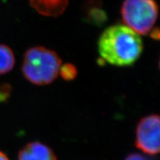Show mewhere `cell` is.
<instances>
[{
	"instance_id": "obj_1",
	"label": "cell",
	"mask_w": 160,
	"mask_h": 160,
	"mask_svg": "<svg viewBox=\"0 0 160 160\" xmlns=\"http://www.w3.org/2000/svg\"><path fill=\"white\" fill-rule=\"evenodd\" d=\"M98 51L104 61L116 66H130L143 51L140 35L125 25L107 28L98 41Z\"/></svg>"
},
{
	"instance_id": "obj_2",
	"label": "cell",
	"mask_w": 160,
	"mask_h": 160,
	"mask_svg": "<svg viewBox=\"0 0 160 160\" xmlns=\"http://www.w3.org/2000/svg\"><path fill=\"white\" fill-rule=\"evenodd\" d=\"M61 65L62 60L55 51L37 46L25 52L22 71L31 83L45 85L57 79Z\"/></svg>"
},
{
	"instance_id": "obj_3",
	"label": "cell",
	"mask_w": 160,
	"mask_h": 160,
	"mask_svg": "<svg viewBox=\"0 0 160 160\" xmlns=\"http://www.w3.org/2000/svg\"><path fill=\"white\" fill-rule=\"evenodd\" d=\"M126 26L139 35H147L158 17V5L155 0H125L121 8Z\"/></svg>"
},
{
	"instance_id": "obj_4",
	"label": "cell",
	"mask_w": 160,
	"mask_h": 160,
	"mask_svg": "<svg viewBox=\"0 0 160 160\" xmlns=\"http://www.w3.org/2000/svg\"><path fill=\"white\" fill-rule=\"evenodd\" d=\"M160 122L158 115L144 117L138 123L136 131V146L149 155L159 153Z\"/></svg>"
},
{
	"instance_id": "obj_5",
	"label": "cell",
	"mask_w": 160,
	"mask_h": 160,
	"mask_svg": "<svg viewBox=\"0 0 160 160\" xmlns=\"http://www.w3.org/2000/svg\"><path fill=\"white\" fill-rule=\"evenodd\" d=\"M19 160H57L53 151L42 143H28L19 153Z\"/></svg>"
},
{
	"instance_id": "obj_6",
	"label": "cell",
	"mask_w": 160,
	"mask_h": 160,
	"mask_svg": "<svg viewBox=\"0 0 160 160\" xmlns=\"http://www.w3.org/2000/svg\"><path fill=\"white\" fill-rule=\"evenodd\" d=\"M29 2L40 14L45 17H57L65 11L69 0H29Z\"/></svg>"
},
{
	"instance_id": "obj_7",
	"label": "cell",
	"mask_w": 160,
	"mask_h": 160,
	"mask_svg": "<svg viewBox=\"0 0 160 160\" xmlns=\"http://www.w3.org/2000/svg\"><path fill=\"white\" fill-rule=\"evenodd\" d=\"M15 65L13 52L8 46L0 45V75L8 73Z\"/></svg>"
},
{
	"instance_id": "obj_8",
	"label": "cell",
	"mask_w": 160,
	"mask_h": 160,
	"mask_svg": "<svg viewBox=\"0 0 160 160\" xmlns=\"http://www.w3.org/2000/svg\"><path fill=\"white\" fill-rule=\"evenodd\" d=\"M59 73L63 79L66 81H71L77 77V70L74 65L68 63L62 66L61 65Z\"/></svg>"
},
{
	"instance_id": "obj_9",
	"label": "cell",
	"mask_w": 160,
	"mask_h": 160,
	"mask_svg": "<svg viewBox=\"0 0 160 160\" xmlns=\"http://www.w3.org/2000/svg\"><path fill=\"white\" fill-rule=\"evenodd\" d=\"M11 86L8 84L0 85V102H5L11 93Z\"/></svg>"
},
{
	"instance_id": "obj_10",
	"label": "cell",
	"mask_w": 160,
	"mask_h": 160,
	"mask_svg": "<svg viewBox=\"0 0 160 160\" xmlns=\"http://www.w3.org/2000/svg\"><path fill=\"white\" fill-rule=\"evenodd\" d=\"M125 160H148L142 155L138 154V153H132L126 157Z\"/></svg>"
},
{
	"instance_id": "obj_11",
	"label": "cell",
	"mask_w": 160,
	"mask_h": 160,
	"mask_svg": "<svg viewBox=\"0 0 160 160\" xmlns=\"http://www.w3.org/2000/svg\"><path fill=\"white\" fill-rule=\"evenodd\" d=\"M150 33V37H151L152 39L154 40H159V29L158 28H152L151 30Z\"/></svg>"
},
{
	"instance_id": "obj_12",
	"label": "cell",
	"mask_w": 160,
	"mask_h": 160,
	"mask_svg": "<svg viewBox=\"0 0 160 160\" xmlns=\"http://www.w3.org/2000/svg\"><path fill=\"white\" fill-rule=\"evenodd\" d=\"M0 160H9V159L5 153H2V151H0Z\"/></svg>"
}]
</instances>
